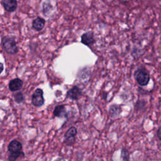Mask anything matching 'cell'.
<instances>
[{"instance_id": "cell-1", "label": "cell", "mask_w": 161, "mask_h": 161, "mask_svg": "<svg viewBox=\"0 0 161 161\" xmlns=\"http://www.w3.org/2000/svg\"><path fill=\"white\" fill-rule=\"evenodd\" d=\"M22 150V145L18 140H14L10 142L8 146V151L10 153L8 160H14L20 157Z\"/></svg>"}, {"instance_id": "cell-2", "label": "cell", "mask_w": 161, "mask_h": 161, "mask_svg": "<svg viewBox=\"0 0 161 161\" xmlns=\"http://www.w3.org/2000/svg\"><path fill=\"white\" fill-rule=\"evenodd\" d=\"M134 75L138 85L141 86H145L148 84L150 79V74L147 70L144 67L138 68L135 72Z\"/></svg>"}, {"instance_id": "cell-3", "label": "cell", "mask_w": 161, "mask_h": 161, "mask_svg": "<svg viewBox=\"0 0 161 161\" xmlns=\"http://www.w3.org/2000/svg\"><path fill=\"white\" fill-rule=\"evenodd\" d=\"M2 46L4 50L9 54H14L18 52L16 42L12 36H4L2 39Z\"/></svg>"}, {"instance_id": "cell-4", "label": "cell", "mask_w": 161, "mask_h": 161, "mask_svg": "<svg viewBox=\"0 0 161 161\" xmlns=\"http://www.w3.org/2000/svg\"><path fill=\"white\" fill-rule=\"evenodd\" d=\"M43 92L42 89L38 88L33 92L31 97L32 104L36 107H40L44 104Z\"/></svg>"}, {"instance_id": "cell-5", "label": "cell", "mask_w": 161, "mask_h": 161, "mask_svg": "<svg viewBox=\"0 0 161 161\" xmlns=\"http://www.w3.org/2000/svg\"><path fill=\"white\" fill-rule=\"evenodd\" d=\"M77 131L75 127H70L65 133L64 135V143L69 146L73 145L75 140V136Z\"/></svg>"}, {"instance_id": "cell-6", "label": "cell", "mask_w": 161, "mask_h": 161, "mask_svg": "<svg viewBox=\"0 0 161 161\" xmlns=\"http://www.w3.org/2000/svg\"><path fill=\"white\" fill-rule=\"evenodd\" d=\"M82 96L81 89L75 86L69 89L67 93V97L72 100H78Z\"/></svg>"}, {"instance_id": "cell-7", "label": "cell", "mask_w": 161, "mask_h": 161, "mask_svg": "<svg viewBox=\"0 0 161 161\" xmlns=\"http://www.w3.org/2000/svg\"><path fill=\"white\" fill-rule=\"evenodd\" d=\"M95 42L94 40V33L91 31H87L83 33L81 36V43L83 44L90 46L91 45L93 44Z\"/></svg>"}, {"instance_id": "cell-8", "label": "cell", "mask_w": 161, "mask_h": 161, "mask_svg": "<svg viewBox=\"0 0 161 161\" xmlns=\"http://www.w3.org/2000/svg\"><path fill=\"white\" fill-rule=\"evenodd\" d=\"M4 9L8 12H13L16 10L18 3L16 0H1Z\"/></svg>"}, {"instance_id": "cell-9", "label": "cell", "mask_w": 161, "mask_h": 161, "mask_svg": "<svg viewBox=\"0 0 161 161\" xmlns=\"http://www.w3.org/2000/svg\"><path fill=\"white\" fill-rule=\"evenodd\" d=\"M23 86V81L19 78L12 79L9 83V89L10 91L14 92L20 89Z\"/></svg>"}, {"instance_id": "cell-10", "label": "cell", "mask_w": 161, "mask_h": 161, "mask_svg": "<svg viewBox=\"0 0 161 161\" xmlns=\"http://www.w3.org/2000/svg\"><path fill=\"white\" fill-rule=\"evenodd\" d=\"M45 24V20L43 18L41 17H37L36 19L33 20L32 26L35 30L40 31L43 28Z\"/></svg>"}, {"instance_id": "cell-11", "label": "cell", "mask_w": 161, "mask_h": 161, "mask_svg": "<svg viewBox=\"0 0 161 161\" xmlns=\"http://www.w3.org/2000/svg\"><path fill=\"white\" fill-rule=\"evenodd\" d=\"M53 115L57 117H66L67 116V113L66 112L65 108L64 105H58L57 106L53 111Z\"/></svg>"}, {"instance_id": "cell-12", "label": "cell", "mask_w": 161, "mask_h": 161, "mask_svg": "<svg viewBox=\"0 0 161 161\" xmlns=\"http://www.w3.org/2000/svg\"><path fill=\"white\" fill-rule=\"evenodd\" d=\"M121 113V109L119 106L117 105H111L109 109V114L112 118H114L119 115Z\"/></svg>"}, {"instance_id": "cell-13", "label": "cell", "mask_w": 161, "mask_h": 161, "mask_svg": "<svg viewBox=\"0 0 161 161\" xmlns=\"http://www.w3.org/2000/svg\"><path fill=\"white\" fill-rule=\"evenodd\" d=\"M121 158L123 160H128L130 158V153L126 148H123L121 152Z\"/></svg>"}, {"instance_id": "cell-14", "label": "cell", "mask_w": 161, "mask_h": 161, "mask_svg": "<svg viewBox=\"0 0 161 161\" xmlns=\"http://www.w3.org/2000/svg\"><path fill=\"white\" fill-rule=\"evenodd\" d=\"M15 101L18 103H20L24 101V96L21 92H18L14 95Z\"/></svg>"}, {"instance_id": "cell-15", "label": "cell", "mask_w": 161, "mask_h": 161, "mask_svg": "<svg viewBox=\"0 0 161 161\" xmlns=\"http://www.w3.org/2000/svg\"><path fill=\"white\" fill-rule=\"evenodd\" d=\"M157 136L158 137V138L161 140V126L158 128L157 132Z\"/></svg>"}, {"instance_id": "cell-16", "label": "cell", "mask_w": 161, "mask_h": 161, "mask_svg": "<svg viewBox=\"0 0 161 161\" xmlns=\"http://www.w3.org/2000/svg\"><path fill=\"white\" fill-rule=\"evenodd\" d=\"M3 69H4V66H3V64L2 63H1V62H0V74H1V73L3 72Z\"/></svg>"}]
</instances>
